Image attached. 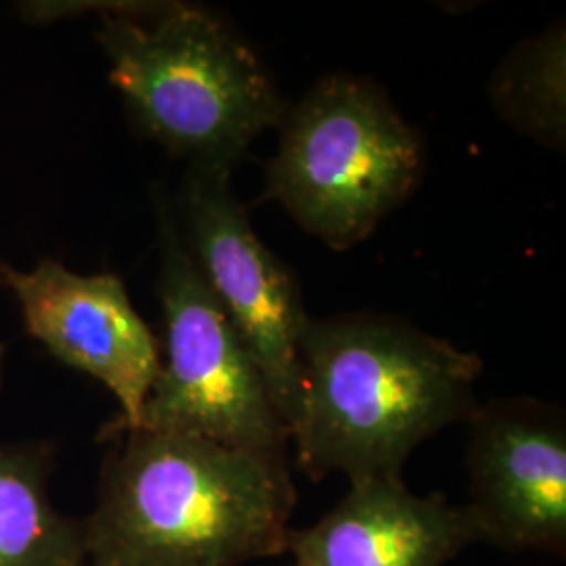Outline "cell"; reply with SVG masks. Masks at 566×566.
I'll return each instance as SVG.
<instances>
[{
  "mask_svg": "<svg viewBox=\"0 0 566 566\" xmlns=\"http://www.w3.org/2000/svg\"><path fill=\"white\" fill-rule=\"evenodd\" d=\"M160 369L137 428L200 437L287 465L290 434L263 371L187 252L158 196Z\"/></svg>",
  "mask_w": 566,
  "mask_h": 566,
  "instance_id": "cell-5",
  "label": "cell"
},
{
  "mask_svg": "<svg viewBox=\"0 0 566 566\" xmlns=\"http://www.w3.org/2000/svg\"><path fill=\"white\" fill-rule=\"evenodd\" d=\"M481 535L465 506L418 495L401 476L350 483L343 502L306 528H290L294 566H446Z\"/></svg>",
  "mask_w": 566,
  "mask_h": 566,
  "instance_id": "cell-9",
  "label": "cell"
},
{
  "mask_svg": "<svg viewBox=\"0 0 566 566\" xmlns=\"http://www.w3.org/2000/svg\"><path fill=\"white\" fill-rule=\"evenodd\" d=\"M2 367H4V346L0 344V386H2Z\"/></svg>",
  "mask_w": 566,
  "mask_h": 566,
  "instance_id": "cell-12",
  "label": "cell"
},
{
  "mask_svg": "<svg viewBox=\"0 0 566 566\" xmlns=\"http://www.w3.org/2000/svg\"><path fill=\"white\" fill-rule=\"evenodd\" d=\"M489 99L500 118L539 145L565 151V23H552L516 44L489 78Z\"/></svg>",
  "mask_w": 566,
  "mask_h": 566,
  "instance_id": "cell-11",
  "label": "cell"
},
{
  "mask_svg": "<svg viewBox=\"0 0 566 566\" xmlns=\"http://www.w3.org/2000/svg\"><path fill=\"white\" fill-rule=\"evenodd\" d=\"M82 518L88 566H242L285 552L287 465L200 437L120 430Z\"/></svg>",
  "mask_w": 566,
  "mask_h": 566,
  "instance_id": "cell-2",
  "label": "cell"
},
{
  "mask_svg": "<svg viewBox=\"0 0 566 566\" xmlns=\"http://www.w3.org/2000/svg\"><path fill=\"white\" fill-rule=\"evenodd\" d=\"M51 443L0 446V566H84L81 518L51 497Z\"/></svg>",
  "mask_w": 566,
  "mask_h": 566,
  "instance_id": "cell-10",
  "label": "cell"
},
{
  "mask_svg": "<svg viewBox=\"0 0 566 566\" xmlns=\"http://www.w3.org/2000/svg\"><path fill=\"white\" fill-rule=\"evenodd\" d=\"M0 282L15 292L34 340L116 397L120 413L103 428L102 439L137 428L160 369V340L130 303L120 277L78 275L44 259L28 273L0 264Z\"/></svg>",
  "mask_w": 566,
  "mask_h": 566,
  "instance_id": "cell-7",
  "label": "cell"
},
{
  "mask_svg": "<svg viewBox=\"0 0 566 566\" xmlns=\"http://www.w3.org/2000/svg\"><path fill=\"white\" fill-rule=\"evenodd\" d=\"M470 504L481 542L507 552L566 549V426L554 405L495 399L468 418Z\"/></svg>",
  "mask_w": 566,
  "mask_h": 566,
  "instance_id": "cell-8",
  "label": "cell"
},
{
  "mask_svg": "<svg viewBox=\"0 0 566 566\" xmlns=\"http://www.w3.org/2000/svg\"><path fill=\"white\" fill-rule=\"evenodd\" d=\"M84 566H88V565H84Z\"/></svg>",
  "mask_w": 566,
  "mask_h": 566,
  "instance_id": "cell-13",
  "label": "cell"
},
{
  "mask_svg": "<svg viewBox=\"0 0 566 566\" xmlns=\"http://www.w3.org/2000/svg\"><path fill=\"white\" fill-rule=\"evenodd\" d=\"M277 128L263 198L334 250L364 242L422 179L420 135L367 78L325 76Z\"/></svg>",
  "mask_w": 566,
  "mask_h": 566,
  "instance_id": "cell-4",
  "label": "cell"
},
{
  "mask_svg": "<svg viewBox=\"0 0 566 566\" xmlns=\"http://www.w3.org/2000/svg\"><path fill=\"white\" fill-rule=\"evenodd\" d=\"M97 41L133 124L189 168L233 172L287 109L261 57L202 7L118 4Z\"/></svg>",
  "mask_w": 566,
  "mask_h": 566,
  "instance_id": "cell-3",
  "label": "cell"
},
{
  "mask_svg": "<svg viewBox=\"0 0 566 566\" xmlns=\"http://www.w3.org/2000/svg\"><path fill=\"white\" fill-rule=\"evenodd\" d=\"M175 219L203 282L261 367L290 434L301 403L298 343L308 322L296 277L252 229L231 172L189 168Z\"/></svg>",
  "mask_w": 566,
  "mask_h": 566,
  "instance_id": "cell-6",
  "label": "cell"
},
{
  "mask_svg": "<svg viewBox=\"0 0 566 566\" xmlns=\"http://www.w3.org/2000/svg\"><path fill=\"white\" fill-rule=\"evenodd\" d=\"M298 355L290 443L313 481L401 476L416 447L479 407L483 359L397 317H308Z\"/></svg>",
  "mask_w": 566,
  "mask_h": 566,
  "instance_id": "cell-1",
  "label": "cell"
}]
</instances>
